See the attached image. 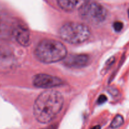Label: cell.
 Wrapping results in <instances>:
<instances>
[{"instance_id":"5b68a950","label":"cell","mask_w":129,"mask_h":129,"mask_svg":"<svg viewBox=\"0 0 129 129\" xmlns=\"http://www.w3.org/2000/svg\"><path fill=\"white\" fill-rule=\"evenodd\" d=\"M33 84L37 88L50 89L63 84L61 79L54 76L46 74H39L33 78Z\"/></svg>"},{"instance_id":"5bb4252c","label":"cell","mask_w":129,"mask_h":129,"mask_svg":"<svg viewBox=\"0 0 129 129\" xmlns=\"http://www.w3.org/2000/svg\"><path fill=\"white\" fill-rule=\"evenodd\" d=\"M128 15H129V10H128Z\"/></svg>"},{"instance_id":"8992f818","label":"cell","mask_w":129,"mask_h":129,"mask_svg":"<svg viewBox=\"0 0 129 129\" xmlns=\"http://www.w3.org/2000/svg\"><path fill=\"white\" fill-rule=\"evenodd\" d=\"M64 65L71 68H81L86 66L89 62V57L85 54H71L64 59Z\"/></svg>"},{"instance_id":"6da1fadb","label":"cell","mask_w":129,"mask_h":129,"mask_svg":"<svg viewBox=\"0 0 129 129\" xmlns=\"http://www.w3.org/2000/svg\"><path fill=\"white\" fill-rule=\"evenodd\" d=\"M64 105L61 93L57 91L47 90L42 93L34 105V115L41 123L52 122L60 113Z\"/></svg>"},{"instance_id":"7c38bea8","label":"cell","mask_w":129,"mask_h":129,"mask_svg":"<svg viewBox=\"0 0 129 129\" xmlns=\"http://www.w3.org/2000/svg\"><path fill=\"white\" fill-rule=\"evenodd\" d=\"M91 129H101V127L100 125H96V126H94V127H92Z\"/></svg>"},{"instance_id":"30bf717a","label":"cell","mask_w":129,"mask_h":129,"mask_svg":"<svg viewBox=\"0 0 129 129\" xmlns=\"http://www.w3.org/2000/svg\"><path fill=\"white\" fill-rule=\"evenodd\" d=\"M123 24L121 21H116L113 23V28L116 31H120L123 28Z\"/></svg>"},{"instance_id":"3957f363","label":"cell","mask_w":129,"mask_h":129,"mask_svg":"<svg viewBox=\"0 0 129 129\" xmlns=\"http://www.w3.org/2000/svg\"><path fill=\"white\" fill-rule=\"evenodd\" d=\"M60 37L71 44L84 43L89 38L91 31L87 25L78 22H68L60 28Z\"/></svg>"},{"instance_id":"4fadbf2b","label":"cell","mask_w":129,"mask_h":129,"mask_svg":"<svg viewBox=\"0 0 129 129\" xmlns=\"http://www.w3.org/2000/svg\"><path fill=\"white\" fill-rule=\"evenodd\" d=\"M42 129H52V128H42Z\"/></svg>"},{"instance_id":"9c48e42d","label":"cell","mask_w":129,"mask_h":129,"mask_svg":"<svg viewBox=\"0 0 129 129\" xmlns=\"http://www.w3.org/2000/svg\"><path fill=\"white\" fill-rule=\"evenodd\" d=\"M123 122H124V120H123V117L120 115H117L112 120L110 127L113 128H118L123 125Z\"/></svg>"},{"instance_id":"277c9868","label":"cell","mask_w":129,"mask_h":129,"mask_svg":"<svg viewBox=\"0 0 129 129\" xmlns=\"http://www.w3.org/2000/svg\"><path fill=\"white\" fill-rule=\"evenodd\" d=\"M79 15L84 21L92 25H98L105 20L107 11L101 4L88 2L79 10Z\"/></svg>"},{"instance_id":"8fae6325","label":"cell","mask_w":129,"mask_h":129,"mask_svg":"<svg viewBox=\"0 0 129 129\" xmlns=\"http://www.w3.org/2000/svg\"><path fill=\"white\" fill-rule=\"evenodd\" d=\"M107 97L104 94H102V95L100 96V97L98 98V104H103L105 102H107Z\"/></svg>"},{"instance_id":"7a4b0ae2","label":"cell","mask_w":129,"mask_h":129,"mask_svg":"<svg viewBox=\"0 0 129 129\" xmlns=\"http://www.w3.org/2000/svg\"><path fill=\"white\" fill-rule=\"evenodd\" d=\"M67 54L65 45L61 42L52 39L41 40L35 50V55L38 60L45 64H52L63 60Z\"/></svg>"},{"instance_id":"52a82bcc","label":"cell","mask_w":129,"mask_h":129,"mask_svg":"<svg viewBox=\"0 0 129 129\" xmlns=\"http://www.w3.org/2000/svg\"><path fill=\"white\" fill-rule=\"evenodd\" d=\"M13 35L16 41L23 47L30 45L31 43L30 33L28 29L23 25H17L12 30Z\"/></svg>"},{"instance_id":"ba28073f","label":"cell","mask_w":129,"mask_h":129,"mask_svg":"<svg viewBox=\"0 0 129 129\" xmlns=\"http://www.w3.org/2000/svg\"><path fill=\"white\" fill-rule=\"evenodd\" d=\"M57 2L62 10L66 11H73L79 10L88 3L89 0H57Z\"/></svg>"}]
</instances>
